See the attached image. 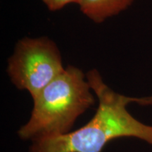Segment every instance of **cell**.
Here are the masks:
<instances>
[{"instance_id":"4","label":"cell","mask_w":152,"mask_h":152,"mask_svg":"<svg viewBox=\"0 0 152 152\" xmlns=\"http://www.w3.org/2000/svg\"><path fill=\"white\" fill-rule=\"evenodd\" d=\"M134 0H80V9L87 18L96 23L105 21L126 10Z\"/></svg>"},{"instance_id":"3","label":"cell","mask_w":152,"mask_h":152,"mask_svg":"<svg viewBox=\"0 0 152 152\" xmlns=\"http://www.w3.org/2000/svg\"><path fill=\"white\" fill-rule=\"evenodd\" d=\"M65 68L54 42L47 37H26L16 44L7 71L13 84L27 90L33 99Z\"/></svg>"},{"instance_id":"1","label":"cell","mask_w":152,"mask_h":152,"mask_svg":"<svg viewBox=\"0 0 152 152\" xmlns=\"http://www.w3.org/2000/svg\"><path fill=\"white\" fill-rule=\"evenodd\" d=\"M86 77L99 100L94 117L73 132L34 140L30 152H101L111 140L123 137L141 139L152 145V126L140 122L126 109L133 102L152 105V96L137 98L118 94L96 69L87 72Z\"/></svg>"},{"instance_id":"5","label":"cell","mask_w":152,"mask_h":152,"mask_svg":"<svg viewBox=\"0 0 152 152\" xmlns=\"http://www.w3.org/2000/svg\"><path fill=\"white\" fill-rule=\"evenodd\" d=\"M49 11H56L64 8L70 4H79L80 0H42Z\"/></svg>"},{"instance_id":"2","label":"cell","mask_w":152,"mask_h":152,"mask_svg":"<svg viewBox=\"0 0 152 152\" xmlns=\"http://www.w3.org/2000/svg\"><path fill=\"white\" fill-rule=\"evenodd\" d=\"M91 90L83 71L68 66L33 99L31 115L19 137L34 141L69 133L77 118L94 105Z\"/></svg>"}]
</instances>
